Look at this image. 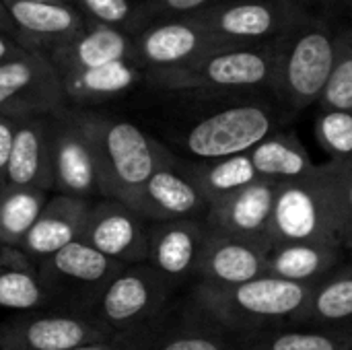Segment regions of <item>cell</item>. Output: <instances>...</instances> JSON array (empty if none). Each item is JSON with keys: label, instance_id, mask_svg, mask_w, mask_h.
<instances>
[{"label": "cell", "instance_id": "cell-16", "mask_svg": "<svg viewBox=\"0 0 352 350\" xmlns=\"http://www.w3.org/2000/svg\"><path fill=\"white\" fill-rule=\"evenodd\" d=\"M280 182L258 179L212 204L204 212L210 231L270 248V219Z\"/></svg>", "mask_w": 352, "mask_h": 350}, {"label": "cell", "instance_id": "cell-7", "mask_svg": "<svg viewBox=\"0 0 352 350\" xmlns=\"http://www.w3.org/2000/svg\"><path fill=\"white\" fill-rule=\"evenodd\" d=\"M280 118L268 103H237L202 116L184 134V149L194 159H219L248 153L278 130Z\"/></svg>", "mask_w": 352, "mask_h": 350}, {"label": "cell", "instance_id": "cell-41", "mask_svg": "<svg viewBox=\"0 0 352 350\" xmlns=\"http://www.w3.org/2000/svg\"><path fill=\"white\" fill-rule=\"evenodd\" d=\"M346 4H349V8L352 10V0H346Z\"/></svg>", "mask_w": 352, "mask_h": 350}, {"label": "cell", "instance_id": "cell-17", "mask_svg": "<svg viewBox=\"0 0 352 350\" xmlns=\"http://www.w3.org/2000/svg\"><path fill=\"white\" fill-rule=\"evenodd\" d=\"M208 237L204 219L157 221L148 229L151 264L171 287L196 274V266Z\"/></svg>", "mask_w": 352, "mask_h": 350}, {"label": "cell", "instance_id": "cell-2", "mask_svg": "<svg viewBox=\"0 0 352 350\" xmlns=\"http://www.w3.org/2000/svg\"><path fill=\"white\" fill-rule=\"evenodd\" d=\"M295 241L342 243L334 161L318 165L307 175L278 184L270 219V248Z\"/></svg>", "mask_w": 352, "mask_h": 350}, {"label": "cell", "instance_id": "cell-1", "mask_svg": "<svg viewBox=\"0 0 352 350\" xmlns=\"http://www.w3.org/2000/svg\"><path fill=\"white\" fill-rule=\"evenodd\" d=\"M314 285L262 274L252 281L217 287L200 283L194 303L200 316L239 334H256L262 330L293 324L311 297Z\"/></svg>", "mask_w": 352, "mask_h": 350}, {"label": "cell", "instance_id": "cell-37", "mask_svg": "<svg viewBox=\"0 0 352 350\" xmlns=\"http://www.w3.org/2000/svg\"><path fill=\"white\" fill-rule=\"evenodd\" d=\"M223 2H229V0H146L148 12L153 19L188 17V14L202 12L206 8H212Z\"/></svg>", "mask_w": 352, "mask_h": 350}, {"label": "cell", "instance_id": "cell-18", "mask_svg": "<svg viewBox=\"0 0 352 350\" xmlns=\"http://www.w3.org/2000/svg\"><path fill=\"white\" fill-rule=\"evenodd\" d=\"M14 21L16 39L27 50L52 52L87 27L85 17L68 0H4Z\"/></svg>", "mask_w": 352, "mask_h": 350}, {"label": "cell", "instance_id": "cell-21", "mask_svg": "<svg viewBox=\"0 0 352 350\" xmlns=\"http://www.w3.org/2000/svg\"><path fill=\"white\" fill-rule=\"evenodd\" d=\"M52 116L16 118L14 142L6 169V182L14 186L52 190L54 186V149Z\"/></svg>", "mask_w": 352, "mask_h": 350}, {"label": "cell", "instance_id": "cell-12", "mask_svg": "<svg viewBox=\"0 0 352 350\" xmlns=\"http://www.w3.org/2000/svg\"><path fill=\"white\" fill-rule=\"evenodd\" d=\"M225 45H233V41L214 35L192 17H165L151 21L134 35V60L142 68L165 70Z\"/></svg>", "mask_w": 352, "mask_h": 350}, {"label": "cell", "instance_id": "cell-27", "mask_svg": "<svg viewBox=\"0 0 352 350\" xmlns=\"http://www.w3.org/2000/svg\"><path fill=\"white\" fill-rule=\"evenodd\" d=\"M352 322V264L336 268L318 281L297 326H349Z\"/></svg>", "mask_w": 352, "mask_h": 350}, {"label": "cell", "instance_id": "cell-11", "mask_svg": "<svg viewBox=\"0 0 352 350\" xmlns=\"http://www.w3.org/2000/svg\"><path fill=\"white\" fill-rule=\"evenodd\" d=\"M54 186L58 194L93 200L101 196L97 149L89 126V111L64 109L52 116Z\"/></svg>", "mask_w": 352, "mask_h": 350}, {"label": "cell", "instance_id": "cell-28", "mask_svg": "<svg viewBox=\"0 0 352 350\" xmlns=\"http://www.w3.org/2000/svg\"><path fill=\"white\" fill-rule=\"evenodd\" d=\"M352 326H297L250 334L243 350H349Z\"/></svg>", "mask_w": 352, "mask_h": 350}, {"label": "cell", "instance_id": "cell-38", "mask_svg": "<svg viewBox=\"0 0 352 350\" xmlns=\"http://www.w3.org/2000/svg\"><path fill=\"white\" fill-rule=\"evenodd\" d=\"M14 130H16V118L0 113V184L6 182V169H8L10 151L14 142Z\"/></svg>", "mask_w": 352, "mask_h": 350}, {"label": "cell", "instance_id": "cell-26", "mask_svg": "<svg viewBox=\"0 0 352 350\" xmlns=\"http://www.w3.org/2000/svg\"><path fill=\"white\" fill-rule=\"evenodd\" d=\"M248 155L262 179H295L311 173L318 167L305 144L293 132L274 130L256 146H252Z\"/></svg>", "mask_w": 352, "mask_h": 350}, {"label": "cell", "instance_id": "cell-30", "mask_svg": "<svg viewBox=\"0 0 352 350\" xmlns=\"http://www.w3.org/2000/svg\"><path fill=\"white\" fill-rule=\"evenodd\" d=\"M45 202L47 190L0 184V245L19 248Z\"/></svg>", "mask_w": 352, "mask_h": 350}, {"label": "cell", "instance_id": "cell-42", "mask_svg": "<svg viewBox=\"0 0 352 350\" xmlns=\"http://www.w3.org/2000/svg\"><path fill=\"white\" fill-rule=\"evenodd\" d=\"M349 350H352V349H349Z\"/></svg>", "mask_w": 352, "mask_h": 350}, {"label": "cell", "instance_id": "cell-36", "mask_svg": "<svg viewBox=\"0 0 352 350\" xmlns=\"http://www.w3.org/2000/svg\"><path fill=\"white\" fill-rule=\"evenodd\" d=\"M155 338H157V330L136 332V334H113V336L85 342L68 350H151Z\"/></svg>", "mask_w": 352, "mask_h": 350}, {"label": "cell", "instance_id": "cell-35", "mask_svg": "<svg viewBox=\"0 0 352 350\" xmlns=\"http://www.w3.org/2000/svg\"><path fill=\"white\" fill-rule=\"evenodd\" d=\"M340 194V239L344 250L352 252V161L336 163Z\"/></svg>", "mask_w": 352, "mask_h": 350}, {"label": "cell", "instance_id": "cell-24", "mask_svg": "<svg viewBox=\"0 0 352 350\" xmlns=\"http://www.w3.org/2000/svg\"><path fill=\"white\" fill-rule=\"evenodd\" d=\"M52 305L37 262L21 248L0 245V307L14 311H35Z\"/></svg>", "mask_w": 352, "mask_h": 350}, {"label": "cell", "instance_id": "cell-32", "mask_svg": "<svg viewBox=\"0 0 352 350\" xmlns=\"http://www.w3.org/2000/svg\"><path fill=\"white\" fill-rule=\"evenodd\" d=\"M89 23L109 25L136 35L153 17L146 0H70Z\"/></svg>", "mask_w": 352, "mask_h": 350}, {"label": "cell", "instance_id": "cell-31", "mask_svg": "<svg viewBox=\"0 0 352 350\" xmlns=\"http://www.w3.org/2000/svg\"><path fill=\"white\" fill-rule=\"evenodd\" d=\"M250 334H239L204 318L196 326L155 338L151 350H243Z\"/></svg>", "mask_w": 352, "mask_h": 350}, {"label": "cell", "instance_id": "cell-40", "mask_svg": "<svg viewBox=\"0 0 352 350\" xmlns=\"http://www.w3.org/2000/svg\"><path fill=\"white\" fill-rule=\"evenodd\" d=\"M0 31L2 33H8V35H16V29H14V21H12V17H10V10H8V6H6V2L4 0H0ZM16 39V37H14ZM19 41V39H16Z\"/></svg>", "mask_w": 352, "mask_h": 350}, {"label": "cell", "instance_id": "cell-9", "mask_svg": "<svg viewBox=\"0 0 352 350\" xmlns=\"http://www.w3.org/2000/svg\"><path fill=\"white\" fill-rule=\"evenodd\" d=\"M188 17L233 43L274 41L309 19L295 0H229Z\"/></svg>", "mask_w": 352, "mask_h": 350}, {"label": "cell", "instance_id": "cell-20", "mask_svg": "<svg viewBox=\"0 0 352 350\" xmlns=\"http://www.w3.org/2000/svg\"><path fill=\"white\" fill-rule=\"evenodd\" d=\"M91 204V200L70 194H56L47 198L19 248L39 264L64 245L82 237Z\"/></svg>", "mask_w": 352, "mask_h": 350}, {"label": "cell", "instance_id": "cell-5", "mask_svg": "<svg viewBox=\"0 0 352 350\" xmlns=\"http://www.w3.org/2000/svg\"><path fill=\"white\" fill-rule=\"evenodd\" d=\"M274 93L278 99L301 111L320 101L338 45V31L318 19H305L301 25L278 37Z\"/></svg>", "mask_w": 352, "mask_h": 350}, {"label": "cell", "instance_id": "cell-29", "mask_svg": "<svg viewBox=\"0 0 352 350\" xmlns=\"http://www.w3.org/2000/svg\"><path fill=\"white\" fill-rule=\"evenodd\" d=\"M186 169L202 190L208 204L262 179L248 153L219 157V159L188 161Z\"/></svg>", "mask_w": 352, "mask_h": 350}, {"label": "cell", "instance_id": "cell-3", "mask_svg": "<svg viewBox=\"0 0 352 350\" xmlns=\"http://www.w3.org/2000/svg\"><path fill=\"white\" fill-rule=\"evenodd\" d=\"M278 39L264 43H233L212 50L184 66L148 70L153 85L167 91L227 93L274 85Z\"/></svg>", "mask_w": 352, "mask_h": 350}, {"label": "cell", "instance_id": "cell-13", "mask_svg": "<svg viewBox=\"0 0 352 350\" xmlns=\"http://www.w3.org/2000/svg\"><path fill=\"white\" fill-rule=\"evenodd\" d=\"M113 336L91 314L76 309L33 314L0 326V350H68Z\"/></svg>", "mask_w": 352, "mask_h": 350}, {"label": "cell", "instance_id": "cell-14", "mask_svg": "<svg viewBox=\"0 0 352 350\" xmlns=\"http://www.w3.org/2000/svg\"><path fill=\"white\" fill-rule=\"evenodd\" d=\"M148 221L138 210L103 198L91 204L80 239L122 264H140L148 258Z\"/></svg>", "mask_w": 352, "mask_h": 350}, {"label": "cell", "instance_id": "cell-23", "mask_svg": "<svg viewBox=\"0 0 352 350\" xmlns=\"http://www.w3.org/2000/svg\"><path fill=\"white\" fill-rule=\"evenodd\" d=\"M342 250V243L326 241H295L274 245L266 258V274L316 285L340 266Z\"/></svg>", "mask_w": 352, "mask_h": 350}, {"label": "cell", "instance_id": "cell-22", "mask_svg": "<svg viewBox=\"0 0 352 350\" xmlns=\"http://www.w3.org/2000/svg\"><path fill=\"white\" fill-rule=\"evenodd\" d=\"M47 56L58 74L87 70L113 60L134 58V35L118 27L89 23L70 41L47 52Z\"/></svg>", "mask_w": 352, "mask_h": 350}, {"label": "cell", "instance_id": "cell-4", "mask_svg": "<svg viewBox=\"0 0 352 350\" xmlns=\"http://www.w3.org/2000/svg\"><path fill=\"white\" fill-rule=\"evenodd\" d=\"M89 126L97 149L101 198L130 206L153 171L173 153L126 120L89 111Z\"/></svg>", "mask_w": 352, "mask_h": 350}, {"label": "cell", "instance_id": "cell-33", "mask_svg": "<svg viewBox=\"0 0 352 350\" xmlns=\"http://www.w3.org/2000/svg\"><path fill=\"white\" fill-rule=\"evenodd\" d=\"M316 140L334 163L352 161V111L320 107L314 122Z\"/></svg>", "mask_w": 352, "mask_h": 350}, {"label": "cell", "instance_id": "cell-19", "mask_svg": "<svg viewBox=\"0 0 352 350\" xmlns=\"http://www.w3.org/2000/svg\"><path fill=\"white\" fill-rule=\"evenodd\" d=\"M268 252L270 248L262 243L214 233L208 229V237L204 241L194 276H198L200 283L217 287L239 285L266 274Z\"/></svg>", "mask_w": 352, "mask_h": 350}, {"label": "cell", "instance_id": "cell-8", "mask_svg": "<svg viewBox=\"0 0 352 350\" xmlns=\"http://www.w3.org/2000/svg\"><path fill=\"white\" fill-rule=\"evenodd\" d=\"M39 274L52 293V305L62 309L91 311L105 285L128 264H122L82 239H76L50 258L41 260Z\"/></svg>", "mask_w": 352, "mask_h": 350}, {"label": "cell", "instance_id": "cell-10", "mask_svg": "<svg viewBox=\"0 0 352 350\" xmlns=\"http://www.w3.org/2000/svg\"><path fill=\"white\" fill-rule=\"evenodd\" d=\"M66 103L62 78L45 52L29 50L0 64V113L56 116L66 109Z\"/></svg>", "mask_w": 352, "mask_h": 350}, {"label": "cell", "instance_id": "cell-15", "mask_svg": "<svg viewBox=\"0 0 352 350\" xmlns=\"http://www.w3.org/2000/svg\"><path fill=\"white\" fill-rule=\"evenodd\" d=\"M130 206L146 221L157 223L173 219H202L208 202L186 169V163L171 155L153 171Z\"/></svg>", "mask_w": 352, "mask_h": 350}, {"label": "cell", "instance_id": "cell-39", "mask_svg": "<svg viewBox=\"0 0 352 350\" xmlns=\"http://www.w3.org/2000/svg\"><path fill=\"white\" fill-rule=\"evenodd\" d=\"M27 52H29V50H27L21 41H16L12 35L0 31V64L6 62V60L19 58V56L27 54Z\"/></svg>", "mask_w": 352, "mask_h": 350}, {"label": "cell", "instance_id": "cell-34", "mask_svg": "<svg viewBox=\"0 0 352 350\" xmlns=\"http://www.w3.org/2000/svg\"><path fill=\"white\" fill-rule=\"evenodd\" d=\"M318 105L326 109L336 107L352 111V29L338 31L336 60Z\"/></svg>", "mask_w": 352, "mask_h": 350}, {"label": "cell", "instance_id": "cell-25", "mask_svg": "<svg viewBox=\"0 0 352 350\" xmlns=\"http://www.w3.org/2000/svg\"><path fill=\"white\" fill-rule=\"evenodd\" d=\"M66 99L72 103H103L130 91L140 80V64L134 58L113 60L95 68L60 74Z\"/></svg>", "mask_w": 352, "mask_h": 350}, {"label": "cell", "instance_id": "cell-6", "mask_svg": "<svg viewBox=\"0 0 352 350\" xmlns=\"http://www.w3.org/2000/svg\"><path fill=\"white\" fill-rule=\"evenodd\" d=\"M171 285L146 262L124 266L101 291L91 316L111 334L157 330Z\"/></svg>", "mask_w": 352, "mask_h": 350}]
</instances>
